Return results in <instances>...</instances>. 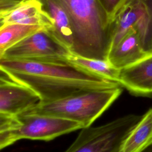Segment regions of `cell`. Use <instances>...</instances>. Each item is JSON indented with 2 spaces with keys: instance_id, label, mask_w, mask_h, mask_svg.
Wrapping results in <instances>:
<instances>
[{
  "instance_id": "6da1fadb",
  "label": "cell",
  "mask_w": 152,
  "mask_h": 152,
  "mask_svg": "<svg viewBox=\"0 0 152 152\" xmlns=\"http://www.w3.org/2000/svg\"><path fill=\"white\" fill-rule=\"evenodd\" d=\"M0 71L1 76L34 91L42 103L83 91L121 86L118 83L91 75L69 63L0 59Z\"/></svg>"
},
{
  "instance_id": "7a4b0ae2",
  "label": "cell",
  "mask_w": 152,
  "mask_h": 152,
  "mask_svg": "<svg viewBox=\"0 0 152 152\" xmlns=\"http://www.w3.org/2000/svg\"><path fill=\"white\" fill-rule=\"evenodd\" d=\"M72 27V54L107 61L112 38V20L99 0H58Z\"/></svg>"
},
{
  "instance_id": "3957f363",
  "label": "cell",
  "mask_w": 152,
  "mask_h": 152,
  "mask_svg": "<svg viewBox=\"0 0 152 152\" xmlns=\"http://www.w3.org/2000/svg\"><path fill=\"white\" fill-rule=\"evenodd\" d=\"M122 88L86 91L52 102H40L24 113L53 116L88 127L120 96Z\"/></svg>"
},
{
  "instance_id": "277c9868",
  "label": "cell",
  "mask_w": 152,
  "mask_h": 152,
  "mask_svg": "<svg viewBox=\"0 0 152 152\" xmlns=\"http://www.w3.org/2000/svg\"><path fill=\"white\" fill-rule=\"evenodd\" d=\"M82 128L80 123L50 115L23 113L12 116L0 114V148L22 139L50 141Z\"/></svg>"
},
{
  "instance_id": "5b68a950",
  "label": "cell",
  "mask_w": 152,
  "mask_h": 152,
  "mask_svg": "<svg viewBox=\"0 0 152 152\" xmlns=\"http://www.w3.org/2000/svg\"><path fill=\"white\" fill-rule=\"evenodd\" d=\"M141 116L128 114L101 125L83 128L64 152H121L126 137Z\"/></svg>"
},
{
  "instance_id": "8992f818",
  "label": "cell",
  "mask_w": 152,
  "mask_h": 152,
  "mask_svg": "<svg viewBox=\"0 0 152 152\" xmlns=\"http://www.w3.org/2000/svg\"><path fill=\"white\" fill-rule=\"evenodd\" d=\"M70 50L51 33L39 31L7 49L0 59H26L56 63H68Z\"/></svg>"
},
{
  "instance_id": "52a82bcc",
  "label": "cell",
  "mask_w": 152,
  "mask_h": 152,
  "mask_svg": "<svg viewBox=\"0 0 152 152\" xmlns=\"http://www.w3.org/2000/svg\"><path fill=\"white\" fill-rule=\"evenodd\" d=\"M40 102V97L31 89L1 75L0 114L17 116Z\"/></svg>"
},
{
  "instance_id": "ba28073f",
  "label": "cell",
  "mask_w": 152,
  "mask_h": 152,
  "mask_svg": "<svg viewBox=\"0 0 152 152\" xmlns=\"http://www.w3.org/2000/svg\"><path fill=\"white\" fill-rule=\"evenodd\" d=\"M119 83L136 96H152V54L120 71Z\"/></svg>"
},
{
  "instance_id": "9c48e42d",
  "label": "cell",
  "mask_w": 152,
  "mask_h": 152,
  "mask_svg": "<svg viewBox=\"0 0 152 152\" xmlns=\"http://www.w3.org/2000/svg\"><path fill=\"white\" fill-rule=\"evenodd\" d=\"M147 56L142 50L138 36L134 30L129 31L114 48L109 50L107 61L121 70Z\"/></svg>"
},
{
  "instance_id": "30bf717a",
  "label": "cell",
  "mask_w": 152,
  "mask_h": 152,
  "mask_svg": "<svg viewBox=\"0 0 152 152\" xmlns=\"http://www.w3.org/2000/svg\"><path fill=\"white\" fill-rule=\"evenodd\" d=\"M46 11L54 21L53 36L71 52L74 45V34L69 15L58 0H39Z\"/></svg>"
},
{
  "instance_id": "8fae6325",
  "label": "cell",
  "mask_w": 152,
  "mask_h": 152,
  "mask_svg": "<svg viewBox=\"0 0 152 152\" xmlns=\"http://www.w3.org/2000/svg\"><path fill=\"white\" fill-rule=\"evenodd\" d=\"M141 0H126L112 21V38L110 49L117 45L135 26L141 10Z\"/></svg>"
},
{
  "instance_id": "7c38bea8",
  "label": "cell",
  "mask_w": 152,
  "mask_h": 152,
  "mask_svg": "<svg viewBox=\"0 0 152 152\" xmlns=\"http://www.w3.org/2000/svg\"><path fill=\"white\" fill-rule=\"evenodd\" d=\"M152 146V108H150L126 137L121 152H144Z\"/></svg>"
},
{
  "instance_id": "4fadbf2b",
  "label": "cell",
  "mask_w": 152,
  "mask_h": 152,
  "mask_svg": "<svg viewBox=\"0 0 152 152\" xmlns=\"http://www.w3.org/2000/svg\"><path fill=\"white\" fill-rule=\"evenodd\" d=\"M67 61L91 75L119 83L121 70L113 66L107 61L87 58L71 53Z\"/></svg>"
},
{
  "instance_id": "5bb4252c",
  "label": "cell",
  "mask_w": 152,
  "mask_h": 152,
  "mask_svg": "<svg viewBox=\"0 0 152 152\" xmlns=\"http://www.w3.org/2000/svg\"><path fill=\"white\" fill-rule=\"evenodd\" d=\"M45 29L48 28L42 26L16 23L0 27V56L7 49L26 37Z\"/></svg>"
},
{
  "instance_id": "9a60e30c",
  "label": "cell",
  "mask_w": 152,
  "mask_h": 152,
  "mask_svg": "<svg viewBox=\"0 0 152 152\" xmlns=\"http://www.w3.org/2000/svg\"><path fill=\"white\" fill-rule=\"evenodd\" d=\"M141 10L134 30L143 52L152 54V0H141Z\"/></svg>"
},
{
  "instance_id": "2e32d148",
  "label": "cell",
  "mask_w": 152,
  "mask_h": 152,
  "mask_svg": "<svg viewBox=\"0 0 152 152\" xmlns=\"http://www.w3.org/2000/svg\"><path fill=\"white\" fill-rule=\"evenodd\" d=\"M43 11L42 4L39 0H28L11 12L1 17L0 27L10 23H18Z\"/></svg>"
},
{
  "instance_id": "e0dca14e",
  "label": "cell",
  "mask_w": 152,
  "mask_h": 152,
  "mask_svg": "<svg viewBox=\"0 0 152 152\" xmlns=\"http://www.w3.org/2000/svg\"><path fill=\"white\" fill-rule=\"evenodd\" d=\"M109 17L113 19L126 0H99Z\"/></svg>"
},
{
  "instance_id": "ac0fdd59",
  "label": "cell",
  "mask_w": 152,
  "mask_h": 152,
  "mask_svg": "<svg viewBox=\"0 0 152 152\" xmlns=\"http://www.w3.org/2000/svg\"><path fill=\"white\" fill-rule=\"evenodd\" d=\"M28 0H0V17L11 12Z\"/></svg>"
},
{
  "instance_id": "d6986e66",
  "label": "cell",
  "mask_w": 152,
  "mask_h": 152,
  "mask_svg": "<svg viewBox=\"0 0 152 152\" xmlns=\"http://www.w3.org/2000/svg\"><path fill=\"white\" fill-rule=\"evenodd\" d=\"M150 150H148V151L145 150V151H147V152H152V148H150Z\"/></svg>"
},
{
  "instance_id": "ffe728a7",
  "label": "cell",
  "mask_w": 152,
  "mask_h": 152,
  "mask_svg": "<svg viewBox=\"0 0 152 152\" xmlns=\"http://www.w3.org/2000/svg\"><path fill=\"white\" fill-rule=\"evenodd\" d=\"M151 147H152V146H151Z\"/></svg>"
}]
</instances>
